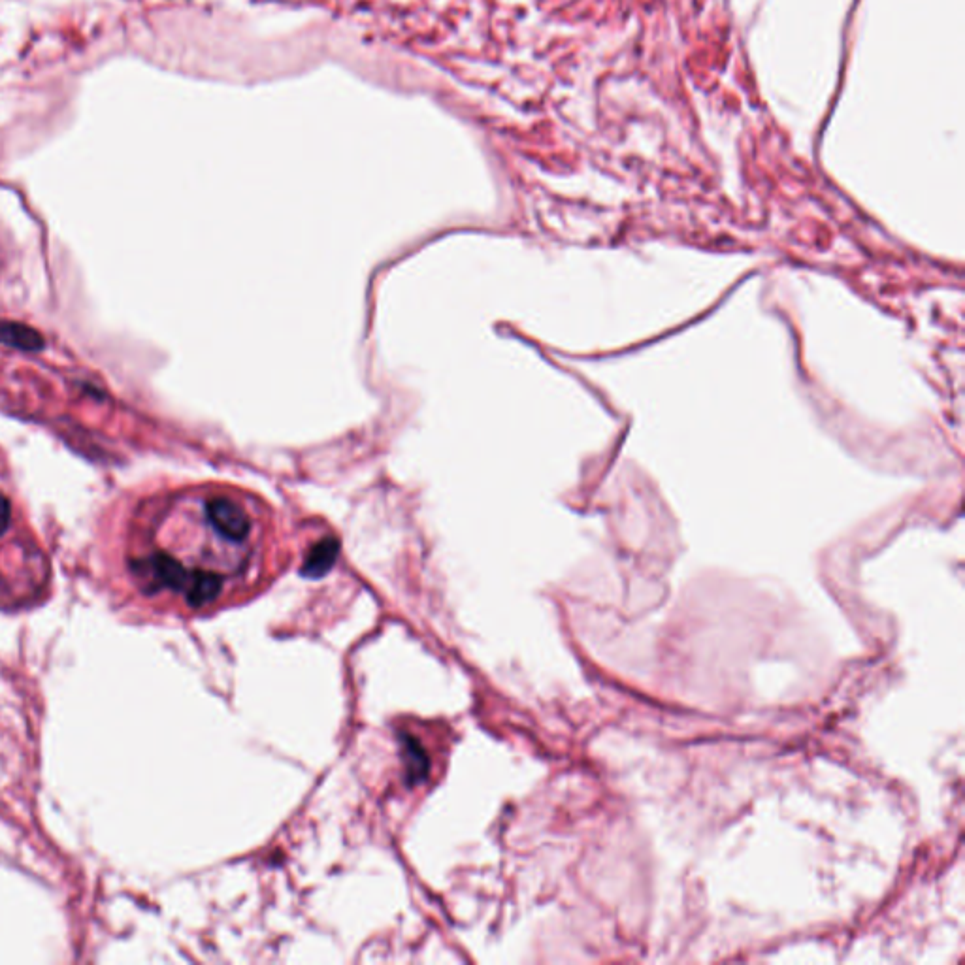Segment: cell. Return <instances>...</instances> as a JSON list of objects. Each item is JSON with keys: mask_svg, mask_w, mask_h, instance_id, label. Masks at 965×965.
Segmentation results:
<instances>
[{"mask_svg": "<svg viewBox=\"0 0 965 965\" xmlns=\"http://www.w3.org/2000/svg\"><path fill=\"white\" fill-rule=\"evenodd\" d=\"M16 521L12 500L0 492V607L33 602L50 579L46 555Z\"/></svg>", "mask_w": 965, "mask_h": 965, "instance_id": "obj_2", "label": "cell"}, {"mask_svg": "<svg viewBox=\"0 0 965 965\" xmlns=\"http://www.w3.org/2000/svg\"><path fill=\"white\" fill-rule=\"evenodd\" d=\"M274 547L276 519L259 494L200 483L140 504L127 568L144 596L202 611L259 585Z\"/></svg>", "mask_w": 965, "mask_h": 965, "instance_id": "obj_1", "label": "cell"}]
</instances>
